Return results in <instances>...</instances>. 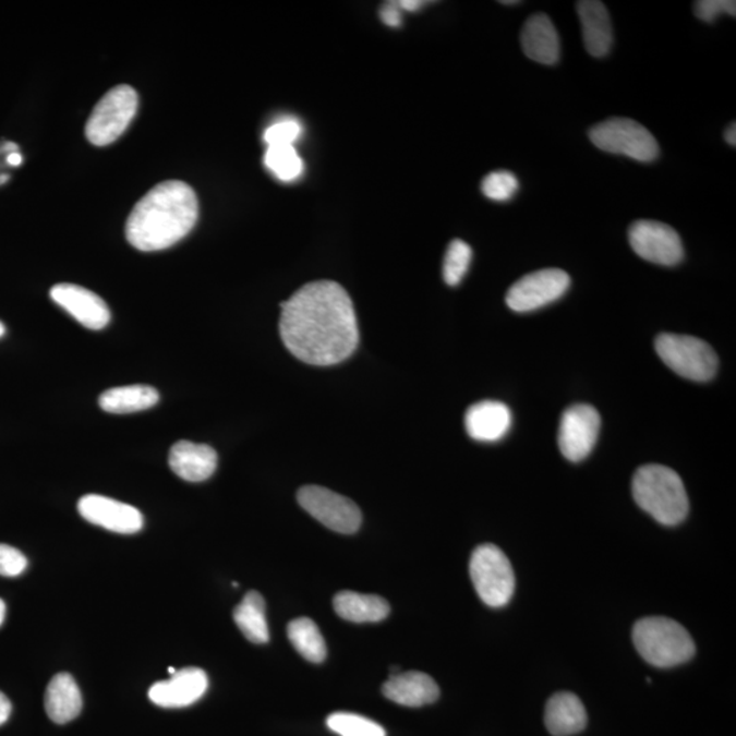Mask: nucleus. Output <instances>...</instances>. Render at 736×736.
I'll list each match as a JSON object with an SVG mask.
<instances>
[{
    "label": "nucleus",
    "mask_w": 736,
    "mask_h": 736,
    "mask_svg": "<svg viewBox=\"0 0 736 736\" xmlns=\"http://www.w3.org/2000/svg\"><path fill=\"white\" fill-rule=\"evenodd\" d=\"M22 160H24V158H22V155H21L20 150L11 152L8 155L9 167H20L21 164H22Z\"/></svg>",
    "instance_id": "e433bc0d"
},
{
    "label": "nucleus",
    "mask_w": 736,
    "mask_h": 736,
    "mask_svg": "<svg viewBox=\"0 0 736 736\" xmlns=\"http://www.w3.org/2000/svg\"><path fill=\"white\" fill-rule=\"evenodd\" d=\"M209 686L204 669L188 667L177 671L171 678L157 681L149 689V700L161 708H184L201 700Z\"/></svg>",
    "instance_id": "2eb2a0df"
},
{
    "label": "nucleus",
    "mask_w": 736,
    "mask_h": 736,
    "mask_svg": "<svg viewBox=\"0 0 736 736\" xmlns=\"http://www.w3.org/2000/svg\"><path fill=\"white\" fill-rule=\"evenodd\" d=\"M631 249L642 260L662 266L678 265L685 256L678 232L667 224L641 220L629 229Z\"/></svg>",
    "instance_id": "9b49d317"
},
{
    "label": "nucleus",
    "mask_w": 736,
    "mask_h": 736,
    "mask_svg": "<svg viewBox=\"0 0 736 736\" xmlns=\"http://www.w3.org/2000/svg\"><path fill=\"white\" fill-rule=\"evenodd\" d=\"M516 0H510V2H502V4H516Z\"/></svg>",
    "instance_id": "37998d69"
},
{
    "label": "nucleus",
    "mask_w": 736,
    "mask_h": 736,
    "mask_svg": "<svg viewBox=\"0 0 736 736\" xmlns=\"http://www.w3.org/2000/svg\"><path fill=\"white\" fill-rule=\"evenodd\" d=\"M725 141L728 142L731 146L736 145V124H729L728 129L725 130Z\"/></svg>",
    "instance_id": "4c0bfd02"
},
{
    "label": "nucleus",
    "mask_w": 736,
    "mask_h": 736,
    "mask_svg": "<svg viewBox=\"0 0 736 736\" xmlns=\"http://www.w3.org/2000/svg\"><path fill=\"white\" fill-rule=\"evenodd\" d=\"M299 505L331 531L351 534L362 526V511L354 502L319 485L298 491Z\"/></svg>",
    "instance_id": "1a4fd4ad"
},
{
    "label": "nucleus",
    "mask_w": 736,
    "mask_h": 736,
    "mask_svg": "<svg viewBox=\"0 0 736 736\" xmlns=\"http://www.w3.org/2000/svg\"><path fill=\"white\" fill-rule=\"evenodd\" d=\"M586 707L572 692H556L545 707L544 723L554 736H570L587 727Z\"/></svg>",
    "instance_id": "412c9836"
},
{
    "label": "nucleus",
    "mask_w": 736,
    "mask_h": 736,
    "mask_svg": "<svg viewBox=\"0 0 736 736\" xmlns=\"http://www.w3.org/2000/svg\"><path fill=\"white\" fill-rule=\"evenodd\" d=\"M158 393L155 387L146 385H131L112 387L104 391L98 403L102 411L109 413H133L155 407L158 402Z\"/></svg>",
    "instance_id": "b1692460"
},
{
    "label": "nucleus",
    "mask_w": 736,
    "mask_h": 736,
    "mask_svg": "<svg viewBox=\"0 0 736 736\" xmlns=\"http://www.w3.org/2000/svg\"><path fill=\"white\" fill-rule=\"evenodd\" d=\"M4 331H5L4 325L2 324V322H0V337L4 335Z\"/></svg>",
    "instance_id": "a19ab883"
},
{
    "label": "nucleus",
    "mask_w": 736,
    "mask_h": 736,
    "mask_svg": "<svg viewBox=\"0 0 736 736\" xmlns=\"http://www.w3.org/2000/svg\"><path fill=\"white\" fill-rule=\"evenodd\" d=\"M288 638L297 651L311 663H322L326 659V642L319 627L309 618L289 622Z\"/></svg>",
    "instance_id": "a878e982"
},
{
    "label": "nucleus",
    "mask_w": 736,
    "mask_h": 736,
    "mask_svg": "<svg viewBox=\"0 0 736 736\" xmlns=\"http://www.w3.org/2000/svg\"><path fill=\"white\" fill-rule=\"evenodd\" d=\"M600 414L587 403L572 406L562 414L558 444L562 455L572 462L582 461L596 445Z\"/></svg>",
    "instance_id": "f8f14e48"
},
{
    "label": "nucleus",
    "mask_w": 736,
    "mask_h": 736,
    "mask_svg": "<svg viewBox=\"0 0 736 736\" xmlns=\"http://www.w3.org/2000/svg\"><path fill=\"white\" fill-rule=\"evenodd\" d=\"M280 336L294 358L313 365L343 362L359 343L353 303L340 283H305L281 304Z\"/></svg>",
    "instance_id": "f257e3e1"
},
{
    "label": "nucleus",
    "mask_w": 736,
    "mask_h": 736,
    "mask_svg": "<svg viewBox=\"0 0 736 736\" xmlns=\"http://www.w3.org/2000/svg\"><path fill=\"white\" fill-rule=\"evenodd\" d=\"M27 559L20 550L0 544V576L16 577L25 571Z\"/></svg>",
    "instance_id": "473e14b6"
},
{
    "label": "nucleus",
    "mask_w": 736,
    "mask_h": 736,
    "mask_svg": "<svg viewBox=\"0 0 736 736\" xmlns=\"http://www.w3.org/2000/svg\"><path fill=\"white\" fill-rule=\"evenodd\" d=\"M632 642L649 664L659 668L675 667L695 656L696 645L689 631L678 622L651 616L637 622Z\"/></svg>",
    "instance_id": "20e7f679"
},
{
    "label": "nucleus",
    "mask_w": 736,
    "mask_h": 736,
    "mask_svg": "<svg viewBox=\"0 0 736 736\" xmlns=\"http://www.w3.org/2000/svg\"><path fill=\"white\" fill-rule=\"evenodd\" d=\"M520 189L515 173L509 171L491 172L483 179L482 191L488 200L496 202L510 201Z\"/></svg>",
    "instance_id": "c756f323"
},
{
    "label": "nucleus",
    "mask_w": 736,
    "mask_h": 736,
    "mask_svg": "<svg viewBox=\"0 0 736 736\" xmlns=\"http://www.w3.org/2000/svg\"><path fill=\"white\" fill-rule=\"evenodd\" d=\"M589 138L600 150L624 155L632 160L651 162L659 157L656 138L636 120L611 118L593 125Z\"/></svg>",
    "instance_id": "0eeeda50"
},
{
    "label": "nucleus",
    "mask_w": 736,
    "mask_h": 736,
    "mask_svg": "<svg viewBox=\"0 0 736 736\" xmlns=\"http://www.w3.org/2000/svg\"><path fill=\"white\" fill-rule=\"evenodd\" d=\"M472 261V249L460 239L453 240L444 261V278L447 286L456 287L467 275Z\"/></svg>",
    "instance_id": "c85d7f7f"
},
{
    "label": "nucleus",
    "mask_w": 736,
    "mask_h": 736,
    "mask_svg": "<svg viewBox=\"0 0 736 736\" xmlns=\"http://www.w3.org/2000/svg\"><path fill=\"white\" fill-rule=\"evenodd\" d=\"M469 575L479 598L488 607H505L515 594L516 577L510 560L494 544H482L473 551Z\"/></svg>",
    "instance_id": "39448f33"
},
{
    "label": "nucleus",
    "mask_w": 736,
    "mask_h": 736,
    "mask_svg": "<svg viewBox=\"0 0 736 736\" xmlns=\"http://www.w3.org/2000/svg\"><path fill=\"white\" fill-rule=\"evenodd\" d=\"M79 511L86 521L117 533H136L144 527V517L134 506L102 495H85L79 502Z\"/></svg>",
    "instance_id": "ddd939ff"
},
{
    "label": "nucleus",
    "mask_w": 736,
    "mask_h": 736,
    "mask_svg": "<svg viewBox=\"0 0 736 736\" xmlns=\"http://www.w3.org/2000/svg\"><path fill=\"white\" fill-rule=\"evenodd\" d=\"M302 128L293 119L280 120L269 125L264 134V141L267 146H288L299 138Z\"/></svg>",
    "instance_id": "7c9ffc66"
},
{
    "label": "nucleus",
    "mask_w": 736,
    "mask_h": 736,
    "mask_svg": "<svg viewBox=\"0 0 736 736\" xmlns=\"http://www.w3.org/2000/svg\"><path fill=\"white\" fill-rule=\"evenodd\" d=\"M196 218L194 190L180 180H166L136 202L125 224V237L136 250L168 249L194 228Z\"/></svg>",
    "instance_id": "f03ea898"
},
{
    "label": "nucleus",
    "mask_w": 736,
    "mask_h": 736,
    "mask_svg": "<svg viewBox=\"0 0 736 736\" xmlns=\"http://www.w3.org/2000/svg\"><path fill=\"white\" fill-rule=\"evenodd\" d=\"M695 13L698 20L712 24L722 14L735 16L736 2L734 0H700L695 4Z\"/></svg>",
    "instance_id": "2f4dec72"
},
{
    "label": "nucleus",
    "mask_w": 736,
    "mask_h": 736,
    "mask_svg": "<svg viewBox=\"0 0 736 736\" xmlns=\"http://www.w3.org/2000/svg\"><path fill=\"white\" fill-rule=\"evenodd\" d=\"M381 19L389 26H400L401 25V13L400 8H398L397 2H391L386 4L384 9L381 10Z\"/></svg>",
    "instance_id": "72a5a7b5"
},
{
    "label": "nucleus",
    "mask_w": 736,
    "mask_h": 736,
    "mask_svg": "<svg viewBox=\"0 0 736 736\" xmlns=\"http://www.w3.org/2000/svg\"><path fill=\"white\" fill-rule=\"evenodd\" d=\"M382 692L398 705L419 708L438 700L439 687L430 675L409 671L391 675L382 686Z\"/></svg>",
    "instance_id": "dca6fc26"
},
{
    "label": "nucleus",
    "mask_w": 736,
    "mask_h": 736,
    "mask_svg": "<svg viewBox=\"0 0 736 736\" xmlns=\"http://www.w3.org/2000/svg\"><path fill=\"white\" fill-rule=\"evenodd\" d=\"M168 673L173 675L174 673H177V669H174L173 667H169Z\"/></svg>",
    "instance_id": "79ce46f5"
},
{
    "label": "nucleus",
    "mask_w": 736,
    "mask_h": 736,
    "mask_svg": "<svg viewBox=\"0 0 736 736\" xmlns=\"http://www.w3.org/2000/svg\"><path fill=\"white\" fill-rule=\"evenodd\" d=\"M265 166L282 182H292L303 173V161L292 145L267 146Z\"/></svg>",
    "instance_id": "bb28decb"
},
{
    "label": "nucleus",
    "mask_w": 736,
    "mask_h": 736,
    "mask_svg": "<svg viewBox=\"0 0 736 736\" xmlns=\"http://www.w3.org/2000/svg\"><path fill=\"white\" fill-rule=\"evenodd\" d=\"M397 4L400 10L414 11L422 8L424 2H420V0H402V2H397Z\"/></svg>",
    "instance_id": "c9c22d12"
},
{
    "label": "nucleus",
    "mask_w": 736,
    "mask_h": 736,
    "mask_svg": "<svg viewBox=\"0 0 736 736\" xmlns=\"http://www.w3.org/2000/svg\"><path fill=\"white\" fill-rule=\"evenodd\" d=\"M234 624L243 636L254 643L269 641V626L266 620V604L262 594L251 591L233 610Z\"/></svg>",
    "instance_id": "393cba45"
},
{
    "label": "nucleus",
    "mask_w": 736,
    "mask_h": 736,
    "mask_svg": "<svg viewBox=\"0 0 736 736\" xmlns=\"http://www.w3.org/2000/svg\"><path fill=\"white\" fill-rule=\"evenodd\" d=\"M11 702L8 697L0 691V725H3L8 722L11 714Z\"/></svg>",
    "instance_id": "f704fd0d"
},
{
    "label": "nucleus",
    "mask_w": 736,
    "mask_h": 736,
    "mask_svg": "<svg viewBox=\"0 0 736 736\" xmlns=\"http://www.w3.org/2000/svg\"><path fill=\"white\" fill-rule=\"evenodd\" d=\"M570 287V276L565 270L542 269L523 276L509 289L506 304L516 313H529L560 299Z\"/></svg>",
    "instance_id": "9d476101"
},
{
    "label": "nucleus",
    "mask_w": 736,
    "mask_h": 736,
    "mask_svg": "<svg viewBox=\"0 0 736 736\" xmlns=\"http://www.w3.org/2000/svg\"><path fill=\"white\" fill-rule=\"evenodd\" d=\"M9 178H10L9 174L0 173V184L8 182Z\"/></svg>",
    "instance_id": "ea45409f"
},
{
    "label": "nucleus",
    "mask_w": 736,
    "mask_h": 736,
    "mask_svg": "<svg viewBox=\"0 0 736 736\" xmlns=\"http://www.w3.org/2000/svg\"><path fill=\"white\" fill-rule=\"evenodd\" d=\"M333 604L338 616L354 624H375L390 613L389 603L376 594L342 591L336 594Z\"/></svg>",
    "instance_id": "5701e85b"
},
{
    "label": "nucleus",
    "mask_w": 736,
    "mask_h": 736,
    "mask_svg": "<svg viewBox=\"0 0 736 736\" xmlns=\"http://www.w3.org/2000/svg\"><path fill=\"white\" fill-rule=\"evenodd\" d=\"M510 409L499 401H482L469 407L466 413V429L469 436L480 442H496L509 433Z\"/></svg>",
    "instance_id": "a211bd4d"
},
{
    "label": "nucleus",
    "mask_w": 736,
    "mask_h": 736,
    "mask_svg": "<svg viewBox=\"0 0 736 736\" xmlns=\"http://www.w3.org/2000/svg\"><path fill=\"white\" fill-rule=\"evenodd\" d=\"M5 616V604L2 599H0V625L3 624Z\"/></svg>",
    "instance_id": "58836bf2"
},
{
    "label": "nucleus",
    "mask_w": 736,
    "mask_h": 736,
    "mask_svg": "<svg viewBox=\"0 0 736 736\" xmlns=\"http://www.w3.org/2000/svg\"><path fill=\"white\" fill-rule=\"evenodd\" d=\"M631 485L637 505L663 526H678L689 512L685 484L668 467L648 463L638 468Z\"/></svg>",
    "instance_id": "7ed1b4c3"
},
{
    "label": "nucleus",
    "mask_w": 736,
    "mask_h": 736,
    "mask_svg": "<svg viewBox=\"0 0 736 736\" xmlns=\"http://www.w3.org/2000/svg\"><path fill=\"white\" fill-rule=\"evenodd\" d=\"M523 53L534 62L555 64L559 60L560 44L553 21L545 14H534L521 31Z\"/></svg>",
    "instance_id": "aec40b11"
},
{
    "label": "nucleus",
    "mask_w": 736,
    "mask_h": 736,
    "mask_svg": "<svg viewBox=\"0 0 736 736\" xmlns=\"http://www.w3.org/2000/svg\"><path fill=\"white\" fill-rule=\"evenodd\" d=\"M327 727L340 736H386L378 723L357 713L336 712L326 720Z\"/></svg>",
    "instance_id": "cd10ccee"
},
{
    "label": "nucleus",
    "mask_w": 736,
    "mask_h": 736,
    "mask_svg": "<svg viewBox=\"0 0 736 736\" xmlns=\"http://www.w3.org/2000/svg\"><path fill=\"white\" fill-rule=\"evenodd\" d=\"M46 712L52 722L65 724L81 713L82 696L79 685L70 674L55 675L46 691Z\"/></svg>",
    "instance_id": "4be33fe9"
},
{
    "label": "nucleus",
    "mask_w": 736,
    "mask_h": 736,
    "mask_svg": "<svg viewBox=\"0 0 736 736\" xmlns=\"http://www.w3.org/2000/svg\"><path fill=\"white\" fill-rule=\"evenodd\" d=\"M577 13L582 26L583 44L594 58L607 57L613 47V24L607 9L598 0H582L577 3Z\"/></svg>",
    "instance_id": "6ab92c4d"
},
{
    "label": "nucleus",
    "mask_w": 736,
    "mask_h": 736,
    "mask_svg": "<svg viewBox=\"0 0 736 736\" xmlns=\"http://www.w3.org/2000/svg\"><path fill=\"white\" fill-rule=\"evenodd\" d=\"M51 298L87 329L101 330L111 319L106 302L89 289L74 283H58L51 289Z\"/></svg>",
    "instance_id": "4468645a"
},
{
    "label": "nucleus",
    "mask_w": 736,
    "mask_h": 736,
    "mask_svg": "<svg viewBox=\"0 0 736 736\" xmlns=\"http://www.w3.org/2000/svg\"><path fill=\"white\" fill-rule=\"evenodd\" d=\"M169 467L185 482L200 483L209 479L217 468V453L207 445L179 441L172 446Z\"/></svg>",
    "instance_id": "f3484780"
},
{
    "label": "nucleus",
    "mask_w": 736,
    "mask_h": 736,
    "mask_svg": "<svg viewBox=\"0 0 736 736\" xmlns=\"http://www.w3.org/2000/svg\"><path fill=\"white\" fill-rule=\"evenodd\" d=\"M654 348L665 365L686 379L707 382L717 373V354L700 338L663 333Z\"/></svg>",
    "instance_id": "423d86ee"
},
{
    "label": "nucleus",
    "mask_w": 736,
    "mask_h": 736,
    "mask_svg": "<svg viewBox=\"0 0 736 736\" xmlns=\"http://www.w3.org/2000/svg\"><path fill=\"white\" fill-rule=\"evenodd\" d=\"M138 109V95L129 85H119L97 102L86 123V138L96 146H107L117 141Z\"/></svg>",
    "instance_id": "6e6552de"
}]
</instances>
